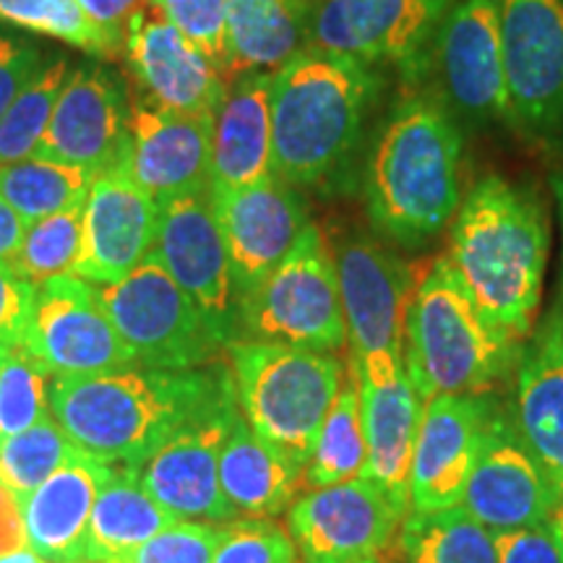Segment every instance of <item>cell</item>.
Returning a JSON list of instances; mask_svg holds the SVG:
<instances>
[{
  "instance_id": "cell-1",
  "label": "cell",
  "mask_w": 563,
  "mask_h": 563,
  "mask_svg": "<svg viewBox=\"0 0 563 563\" xmlns=\"http://www.w3.org/2000/svg\"><path fill=\"white\" fill-rule=\"evenodd\" d=\"M232 399V368L220 361L186 371L129 365L51 384V412L68 441L112 467H139L188 422Z\"/></svg>"
},
{
  "instance_id": "cell-2",
  "label": "cell",
  "mask_w": 563,
  "mask_h": 563,
  "mask_svg": "<svg viewBox=\"0 0 563 563\" xmlns=\"http://www.w3.org/2000/svg\"><path fill=\"white\" fill-rule=\"evenodd\" d=\"M551 249L538 188L485 175L449 224L446 264L481 311L519 342L532 336Z\"/></svg>"
},
{
  "instance_id": "cell-3",
  "label": "cell",
  "mask_w": 563,
  "mask_h": 563,
  "mask_svg": "<svg viewBox=\"0 0 563 563\" xmlns=\"http://www.w3.org/2000/svg\"><path fill=\"white\" fill-rule=\"evenodd\" d=\"M373 232L405 251L431 245L462 203V131L439 97H402L373 133L363 167Z\"/></svg>"
},
{
  "instance_id": "cell-4",
  "label": "cell",
  "mask_w": 563,
  "mask_h": 563,
  "mask_svg": "<svg viewBox=\"0 0 563 563\" xmlns=\"http://www.w3.org/2000/svg\"><path fill=\"white\" fill-rule=\"evenodd\" d=\"M378 89L373 66L316 47L274 70V175L295 188L334 180L363 146Z\"/></svg>"
},
{
  "instance_id": "cell-5",
  "label": "cell",
  "mask_w": 563,
  "mask_h": 563,
  "mask_svg": "<svg viewBox=\"0 0 563 563\" xmlns=\"http://www.w3.org/2000/svg\"><path fill=\"white\" fill-rule=\"evenodd\" d=\"M525 342L493 323L433 258L407 306L405 365L422 402L439 394H496L514 376Z\"/></svg>"
},
{
  "instance_id": "cell-6",
  "label": "cell",
  "mask_w": 563,
  "mask_h": 563,
  "mask_svg": "<svg viewBox=\"0 0 563 563\" xmlns=\"http://www.w3.org/2000/svg\"><path fill=\"white\" fill-rule=\"evenodd\" d=\"M230 368L243 418L306 473L323 420L340 397L347 365L332 352L238 340Z\"/></svg>"
},
{
  "instance_id": "cell-7",
  "label": "cell",
  "mask_w": 563,
  "mask_h": 563,
  "mask_svg": "<svg viewBox=\"0 0 563 563\" xmlns=\"http://www.w3.org/2000/svg\"><path fill=\"white\" fill-rule=\"evenodd\" d=\"M238 336L316 352L347 347L332 249L311 222L292 251L238 302Z\"/></svg>"
},
{
  "instance_id": "cell-8",
  "label": "cell",
  "mask_w": 563,
  "mask_h": 563,
  "mask_svg": "<svg viewBox=\"0 0 563 563\" xmlns=\"http://www.w3.org/2000/svg\"><path fill=\"white\" fill-rule=\"evenodd\" d=\"M91 290L141 365L199 368L222 350L196 302L180 290L154 251L129 277L112 285H91Z\"/></svg>"
},
{
  "instance_id": "cell-9",
  "label": "cell",
  "mask_w": 563,
  "mask_h": 563,
  "mask_svg": "<svg viewBox=\"0 0 563 563\" xmlns=\"http://www.w3.org/2000/svg\"><path fill=\"white\" fill-rule=\"evenodd\" d=\"M509 129L563 154V0H496Z\"/></svg>"
},
{
  "instance_id": "cell-10",
  "label": "cell",
  "mask_w": 563,
  "mask_h": 563,
  "mask_svg": "<svg viewBox=\"0 0 563 563\" xmlns=\"http://www.w3.org/2000/svg\"><path fill=\"white\" fill-rule=\"evenodd\" d=\"M352 361H405V321L415 282L402 258L371 232L350 228L329 243Z\"/></svg>"
},
{
  "instance_id": "cell-11",
  "label": "cell",
  "mask_w": 563,
  "mask_h": 563,
  "mask_svg": "<svg viewBox=\"0 0 563 563\" xmlns=\"http://www.w3.org/2000/svg\"><path fill=\"white\" fill-rule=\"evenodd\" d=\"M439 100L456 123L485 129L509 123V95L496 0H460L443 13L431 53Z\"/></svg>"
},
{
  "instance_id": "cell-12",
  "label": "cell",
  "mask_w": 563,
  "mask_h": 563,
  "mask_svg": "<svg viewBox=\"0 0 563 563\" xmlns=\"http://www.w3.org/2000/svg\"><path fill=\"white\" fill-rule=\"evenodd\" d=\"M452 0H311L308 47L420 70Z\"/></svg>"
},
{
  "instance_id": "cell-13",
  "label": "cell",
  "mask_w": 563,
  "mask_h": 563,
  "mask_svg": "<svg viewBox=\"0 0 563 563\" xmlns=\"http://www.w3.org/2000/svg\"><path fill=\"white\" fill-rule=\"evenodd\" d=\"M154 253L196 302L217 344L238 342V295L209 188L159 203Z\"/></svg>"
},
{
  "instance_id": "cell-14",
  "label": "cell",
  "mask_w": 563,
  "mask_h": 563,
  "mask_svg": "<svg viewBox=\"0 0 563 563\" xmlns=\"http://www.w3.org/2000/svg\"><path fill=\"white\" fill-rule=\"evenodd\" d=\"M24 344L53 378L91 376L141 365L115 332L89 282L74 274L34 285Z\"/></svg>"
},
{
  "instance_id": "cell-15",
  "label": "cell",
  "mask_w": 563,
  "mask_h": 563,
  "mask_svg": "<svg viewBox=\"0 0 563 563\" xmlns=\"http://www.w3.org/2000/svg\"><path fill=\"white\" fill-rule=\"evenodd\" d=\"M462 509L493 532L543 525L559 514V498L534 462L509 402L490 397L481 446L462 496Z\"/></svg>"
},
{
  "instance_id": "cell-16",
  "label": "cell",
  "mask_w": 563,
  "mask_h": 563,
  "mask_svg": "<svg viewBox=\"0 0 563 563\" xmlns=\"http://www.w3.org/2000/svg\"><path fill=\"white\" fill-rule=\"evenodd\" d=\"M405 514L376 483L306 490L287 509V530L302 563H355L397 543Z\"/></svg>"
},
{
  "instance_id": "cell-17",
  "label": "cell",
  "mask_w": 563,
  "mask_h": 563,
  "mask_svg": "<svg viewBox=\"0 0 563 563\" xmlns=\"http://www.w3.org/2000/svg\"><path fill=\"white\" fill-rule=\"evenodd\" d=\"M241 415L238 399L203 412L159 446L136 470L139 483L178 522H235V511L220 485V454L232 422Z\"/></svg>"
},
{
  "instance_id": "cell-18",
  "label": "cell",
  "mask_w": 563,
  "mask_h": 563,
  "mask_svg": "<svg viewBox=\"0 0 563 563\" xmlns=\"http://www.w3.org/2000/svg\"><path fill=\"white\" fill-rule=\"evenodd\" d=\"M131 102L125 84L102 63H84L70 70L55 102L51 129L40 154L102 175L121 170L129 150Z\"/></svg>"
},
{
  "instance_id": "cell-19",
  "label": "cell",
  "mask_w": 563,
  "mask_h": 563,
  "mask_svg": "<svg viewBox=\"0 0 563 563\" xmlns=\"http://www.w3.org/2000/svg\"><path fill=\"white\" fill-rule=\"evenodd\" d=\"M214 217L228 249L238 302L292 251L311 224L298 188L277 175L230 194H211Z\"/></svg>"
},
{
  "instance_id": "cell-20",
  "label": "cell",
  "mask_w": 563,
  "mask_h": 563,
  "mask_svg": "<svg viewBox=\"0 0 563 563\" xmlns=\"http://www.w3.org/2000/svg\"><path fill=\"white\" fill-rule=\"evenodd\" d=\"M125 63L144 100L183 115H214L224 79L207 55L146 0L125 24Z\"/></svg>"
},
{
  "instance_id": "cell-21",
  "label": "cell",
  "mask_w": 563,
  "mask_h": 563,
  "mask_svg": "<svg viewBox=\"0 0 563 563\" xmlns=\"http://www.w3.org/2000/svg\"><path fill=\"white\" fill-rule=\"evenodd\" d=\"M361 384L363 431L368 443L365 481L376 483L399 511L410 514V467L422 407L405 361L368 357L352 361Z\"/></svg>"
},
{
  "instance_id": "cell-22",
  "label": "cell",
  "mask_w": 563,
  "mask_h": 563,
  "mask_svg": "<svg viewBox=\"0 0 563 563\" xmlns=\"http://www.w3.org/2000/svg\"><path fill=\"white\" fill-rule=\"evenodd\" d=\"M157 224L159 203L129 175H97L84 201L81 249L70 274L89 285L121 282L154 251Z\"/></svg>"
},
{
  "instance_id": "cell-23",
  "label": "cell",
  "mask_w": 563,
  "mask_h": 563,
  "mask_svg": "<svg viewBox=\"0 0 563 563\" xmlns=\"http://www.w3.org/2000/svg\"><path fill=\"white\" fill-rule=\"evenodd\" d=\"M211 125L214 115H183L133 100L121 170L157 203L203 191L211 170Z\"/></svg>"
},
{
  "instance_id": "cell-24",
  "label": "cell",
  "mask_w": 563,
  "mask_h": 563,
  "mask_svg": "<svg viewBox=\"0 0 563 563\" xmlns=\"http://www.w3.org/2000/svg\"><path fill=\"white\" fill-rule=\"evenodd\" d=\"M493 394H439L422 407L410 467V511L462 504Z\"/></svg>"
},
{
  "instance_id": "cell-25",
  "label": "cell",
  "mask_w": 563,
  "mask_h": 563,
  "mask_svg": "<svg viewBox=\"0 0 563 563\" xmlns=\"http://www.w3.org/2000/svg\"><path fill=\"white\" fill-rule=\"evenodd\" d=\"M511 378V418L563 511V329L553 313L525 342Z\"/></svg>"
},
{
  "instance_id": "cell-26",
  "label": "cell",
  "mask_w": 563,
  "mask_h": 563,
  "mask_svg": "<svg viewBox=\"0 0 563 563\" xmlns=\"http://www.w3.org/2000/svg\"><path fill=\"white\" fill-rule=\"evenodd\" d=\"M269 175H274L272 74L245 70L228 81L214 112L209 191H241Z\"/></svg>"
},
{
  "instance_id": "cell-27",
  "label": "cell",
  "mask_w": 563,
  "mask_h": 563,
  "mask_svg": "<svg viewBox=\"0 0 563 563\" xmlns=\"http://www.w3.org/2000/svg\"><path fill=\"white\" fill-rule=\"evenodd\" d=\"M112 464L91 460L76 449L60 470L24 498L30 548L47 563H81L91 509Z\"/></svg>"
},
{
  "instance_id": "cell-28",
  "label": "cell",
  "mask_w": 563,
  "mask_h": 563,
  "mask_svg": "<svg viewBox=\"0 0 563 563\" xmlns=\"http://www.w3.org/2000/svg\"><path fill=\"white\" fill-rule=\"evenodd\" d=\"M220 485L235 517L274 519L298 498L302 467L253 431L241 412L224 439Z\"/></svg>"
},
{
  "instance_id": "cell-29",
  "label": "cell",
  "mask_w": 563,
  "mask_h": 563,
  "mask_svg": "<svg viewBox=\"0 0 563 563\" xmlns=\"http://www.w3.org/2000/svg\"><path fill=\"white\" fill-rule=\"evenodd\" d=\"M178 519L139 483L129 464L112 467L91 509L81 563H123L129 555L173 527Z\"/></svg>"
},
{
  "instance_id": "cell-30",
  "label": "cell",
  "mask_w": 563,
  "mask_h": 563,
  "mask_svg": "<svg viewBox=\"0 0 563 563\" xmlns=\"http://www.w3.org/2000/svg\"><path fill=\"white\" fill-rule=\"evenodd\" d=\"M232 79L245 70H277L308 47L311 0H224Z\"/></svg>"
},
{
  "instance_id": "cell-31",
  "label": "cell",
  "mask_w": 563,
  "mask_h": 563,
  "mask_svg": "<svg viewBox=\"0 0 563 563\" xmlns=\"http://www.w3.org/2000/svg\"><path fill=\"white\" fill-rule=\"evenodd\" d=\"M402 563H498L496 532L462 506L410 511L397 534Z\"/></svg>"
},
{
  "instance_id": "cell-32",
  "label": "cell",
  "mask_w": 563,
  "mask_h": 563,
  "mask_svg": "<svg viewBox=\"0 0 563 563\" xmlns=\"http://www.w3.org/2000/svg\"><path fill=\"white\" fill-rule=\"evenodd\" d=\"M365 462H368V443L363 431L361 384L350 363L340 397L334 399L319 439L313 443L311 460L302 473V485L313 490L355 481V477H363Z\"/></svg>"
},
{
  "instance_id": "cell-33",
  "label": "cell",
  "mask_w": 563,
  "mask_h": 563,
  "mask_svg": "<svg viewBox=\"0 0 563 563\" xmlns=\"http://www.w3.org/2000/svg\"><path fill=\"white\" fill-rule=\"evenodd\" d=\"M95 175L68 162L34 154L0 167V196L26 224L87 201Z\"/></svg>"
},
{
  "instance_id": "cell-34",
  "label": "cell",
  "mask_w": 563,
  "mask_h": 563,
  "mask_svg": "<svg viewBox=\"0 0 563 563\" xmlns=\"http://www.w3.org/2000/svg\"><path fill=\"white\" fill-rule=\"evenodd\" d=\"M70 70L74 66L66 55H51V60H42L32 81L5 110V115L0 118V167L40 154L42 141L51 129L55 102L66 87Z\"/></svg>"
},
{
  "instance_id": "cell-35",
  "label": "cell",
  "mask_w": 563,
  "mask_h": 563,
  "mask_svg": "<svg viewBox=\"0 0 563 563\" xmlns=\"http://www.w3.org/2000/svg\"><path fill=\"white\" fill-rule=\"evenodd\" d=\"M0 24L60 40L91 58L115 60L123 55L125 34L91 21L79 0H0Z\"/></svg>"
},
{
  "instance_id": "cell-36",
  "label": "cell",
  "mask_w": 563,
  "mask_h": 563,
  "mask_svg": "<svg viewBox=\"0 0 563 563\" xmlns=\"http://www.w3.org/2000/svg\"><path fill=\"white\" fill-rule=\"evenodd\" d=\"M76 452L53 415L0 441V483L24 501Z\"/></svg>"
},
{
  "instance_id": "cell-37",
  "label": "cell",
  "mask_w": 563,
  "mask_h": 563,
  "mask_svg": "<svg viewBox=\"0 0 563 563\" xmlns=\"http://www.w3.org/2000/svg\"><path fill=\"white\" fill-rule=\"evenodd\" d=\"M81 230L84 203L26 224L24 241L13 253L9 269L32 285L70 274L81 249Z\"/></svg>"
},
{
  "instance_id": "cell-38",
  "label": "cell",
  "mask_w": 563,
  "mask_h": 563,
  "mask_svg": "<svg viewBox=\"0 0 563 563\" xmlns=\"http://www.w3.org/2000/svg\"><path fill=\"white\" fill-rule=\"evenodd\" d=\"M47 382L51 373L26 344L0 350V441L53 415Z\"/></svg>"
},
{
  "instance_id": "cell-39",
  "label": "cell",
  "mask_w": 563,
  "mask_h": 563,
  "mask_svg": "<svg viewBox=\"0 0 563 563\" xmlns=\"http://www.w3.org/2000/svg\"><path fill=\"white\" fill-rule=\"evenodd\" d=\"M162 16L191 40L207 55L211 66L220 70L228 84L232 79V58L228 42V5L224 0H150Z\"/></svg>"
},
{
  "instance_id": "cell-40",
  "label": "cell",
  "mask_w": 563,
  "mask_h": 563,
  "mask_svg": "<svg viewBox=\"0 0 563 563\" xmlns=\"http://www.w3.org/2000/svg\"><path fill=\"white\" fill-rule=\"evenodd\" d=\"M214 563H298V548L272 519H243L222 530Z\"/></svg>"
},
{
  "instance_id": "cell-41",
  "label": "cell",
  "mask_w": 563,
  "mask_h": 563,
  "mask_svg": "<svg viewBox=\"0 0 563 563\" xmlns=\"http://www.w3.org/2000/svg\"><path fill=\"white\" fill-rule=\"evenodd\" d=\"M220 527L175 522L136 548L123 563H214Z\"/></svg>"
},
{
  "instance_id": "cell-42",
  "label": "cell",
  "mask_w": 563,
  "mask_h": 563,
  "mask_svg": "<svg viewBox=\"0 0 563 563\" xmlns=\"http://www.w3.org/2000/svg\"><path fill=\"white\" fill-rule=\"evenodd\" d=\"M498 563H563V530L559 517L543 525L496 532Z\"/></svg>"
},
{
  "instance_id": "cell-43",
  "label": "cell",
  "mask_w": 563,
  "mask_h": 563,
  "mask_svg": "<svg viewBox=\"0 0 563 563\" xmlns=\"http://www.w3.org/2000/svg\"><path fill=\"white\" fill-rule=\"evenodd\" d=\"M40 66L42 51L37 42L0 32V118L21 95V89L32 81Z\"/></svg>"
},
{
  "instance_id": "cell-44",
  "label": "cell",
  "mask_w": 563,
  "mask_h": 563,
  "mask_svg": "<svg viewBox=\"0 0 563 563\" xmlns=\"http://www.w3.org/2000/svg\"><path fill=\"white\" fill-rule=\"evenodd\" d=\"M34 300L32 282L16 277L9 264H0V350L24 344Z\"/></svg>"
},
{
  "instance_id": "cell-45",
  "label": "cell",
  "mask_w": 563,
  "mask_h": 563,
  "mask_svg": "<svg viewBox=\"0 0 563 563\" xmlns=\"http://www.w3.org/2000/svg\"><path fill=\"white\" fill-rule=\"evenodd\" d=\"M30 548L24 522V504L11 488L0 483V555H11Z\"/></svg>"
},
{
  "instance_id": "cell-46",
  "label": "cell",
  "mask_w": 563,
  "mask_h": 563,
  "mask_svg": "<svg viewBox=\"0 0 563 563\" xmlns=\"http://www.w3.org/2000/svg\"><path fill=\"white\" fill-rule=\"evenodd\" d=\"M146 0H79V5L87 11V16L104 30L125 34V24Z\"/></svg>"
},
{
  "instance_id": "cell-47",
  "label": "cell",
  "mask_w": 563,
  "mask_h": 563,
  "mask_svg": "<svg viewBox=\"0 0 563 563\" xmlns=\"http://www.w3.org/2000/svg\"><path fill=\"white\" fill-rule=\"evenodd\" d=\"M26 222L13 211L9 201L0 196V264H9L13 253L19 251L21 241H24Z\"/></svg>"
},
{
  "instance_id": "cell-48",
  "label": "cell",
  "mask_w": 563,
  "mask_h": 563,
  "mask_svg": "<svg viewBox=\"0 0 563 563\" xmlns=\"http://www.w3.org/2000/svg\"><path fill=\"white\" fill-rule=\"evenodd\" d=\"M355 563H402V559H399L397 543H391L389 548H384V551L373 553V555H368V559H361Z\"/></svg>"
},
{
  "instance_id": "cell-49",
  "label": "cell",
  "mask_w": 563,
  "mask_h": 563,
  "mask_svg": "<svg viewBox=\"0 0 563 563\" xmlns=\"http://www.w3.org/2000/svg\"><path fill=\"white\" fill-rule=\"evenodd\" d=\"M0 563H47V561L40 559L32 548H24V551H16L11 555H0Z\"/></svg>"
},
{
  "instance_id": "cell-50",
  "label": "cell",
  "mask_w": 563,
  "mask_h": 563,
  "mask_svg": "<svg viewBox=\"0 0 563 563\" xmlns=\"http://www.w3.org/2000/svg\"><path fill=\"white\" fill-rule=\"evenodd\" d=\"M553 188H555V196H559L561 217H563V175H555V178H553ZM559 306H563V269H561V295H559Z\"/></svg>"
},
{
  "instance_id": "cell-51",
  "label": "cell",
  "mask_w": 563,
  "mask_h": 563,
  "mask_svg": "<svg viewBox=\"0 0 563 563\" xmlns=\"http://www.w3.org/2000/svg\"><path fill=\"white\" fill-rule=\"evenodd\" d=\"M551 313L555 316V321H559V327L563 329V306H559V302H555V308H553Z\"/></svg>"
},
{
  "instance_id": "cell-52",
  "label": "cell",
  "mask_w": 563,
  "mask_h": 563,
  "mask_svg": "<svg viewBox=\"0 0 563 563\" xmlns=\"http://www.w3.org/2000/svg\"><path fill=\"white\" fill-rule=\"evenodd\" d=\"M555 517H559V522H561V530H563V511L555 514Z\"/></svg>"
}]
</instances>
